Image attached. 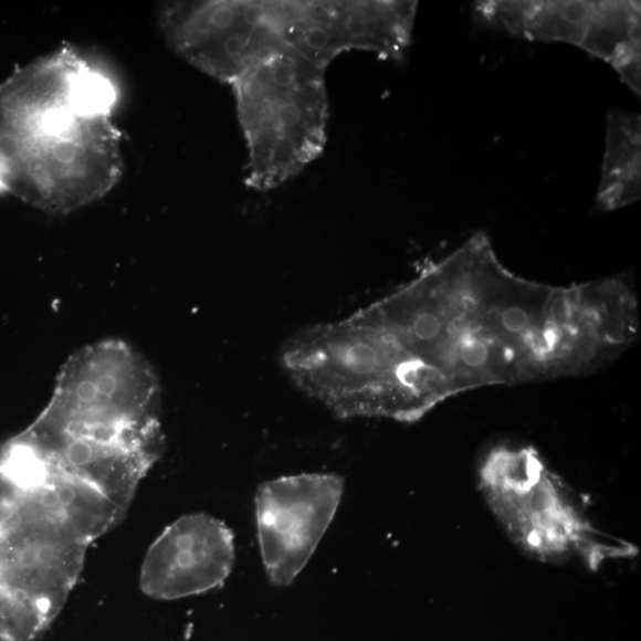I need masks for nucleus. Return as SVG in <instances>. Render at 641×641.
Segmentation results:
<instances>
[{"label": "nucleus", "mask_w": 641, "mask_h": 641, "mask_svg": "<svg viewBox=\"0 0 641 641\" xmlns=\"http://www.w3.org/2000/svg\"><path fill=\"white\" fill-rule=\"evenodd\" d=\"M116 103L111 80L73 50L12 75L0 85V195L54 214L104 197L123 168Z\"/></svg>", "instance_id": "nucleus-1"}, {"label": "nucleus", "mask_w": 641, "mask_h": 641, "mask_svg": "<svg viewBox=\"0 0 641 641\" xmlns=\"http://www.w3.org/2000/svg\"><path fill=\"white\" fill-rule=\"evenodd\" d=\"M103 537L24 444H0V641H36Z\"/></svg>", "instance_id": "nucleus-2"}, {"label": "nucleus", "mask_w": 641, "mask_h": 641, "mask_svg": "<svg viewBox=\"0 0 641 641\" xmlns=\"http://www.w3.org/2000/svg\"><path fill=\"white\" fill-rule=\"evenodd\" d=\"M479 488L507 537L543 563L577 559L596 571L638 554L634 544L599 530L533 448L493 449L480 464Z\"/></svg>", "instance_id": "nucleus-3"}, {"label": "nucleus", "mask_w": 641, "mask_h": 641, "mask_svg": "<svg viewBox=\"0 0 641 641\" xmlns=\"http://www.w3.org/2000/svg\"><path fill=\"white\" fill-rule=\"evenodd\" d=\"M232 88L249 154L248 187L276 189L323 155L329 120L325 70L286 48L253 64Z\"/></svg>", "instance_id": "nucleus-4"}, {"label": "nucleus", "mask_w": 641, "mask_h": 641, "mask_svg": "<svg viewBox=\"0 0 641 641\" xmlns=\"http://www.w3.org/2000/svg\"><path fill=\"white\" fill-rule=\"evenodd\" d=\"M295 2L206 0L171 2L159 27L171 50L192 67L233 85L253 64L286 50Z\"/></svg>", "instance_id": "nucleus-5"}, {"label": "nucleus", "mask_w": 641, "mask_h": 641, "mask_svg": "<svg viewBox=\"0 0 641 641\" xmlns=\"http://www.w3.org/2000/svg\"><path fill=\"white\" fill-rule=\"evenodd\" d=\"M479 24L532 42L567 43L611 64L640 96L641 4L630 0H485Z\"/></svg>", "instance_id": "nucleus-6"}, {"label": "nucleus", "mask_w": 641, "mask_h": 641, "mask_svg": "<svg viewBox=\"0 0 641 641\" xmlns=\"http://www.w3.org/2000/svg\"><path fill=\"white\" fill-rule=\"evenodd\" d=\"M338 474L304 473L266 481L254 498L256 536L272 585L291 586L308 565L343 501Z\"/></svg>", "instance_id": "nucleus-7"}, {"label": "nucleus", "mask_w": 641, "mask_h": 641, "mask_svg": "<svg viewBox=\"0 0 641 641\" xmlns=\"http://www.w3.org/2000/svg\"><path fill=\"white\" fill-rule=\"evenodd\" d=\"M417 9L419 2L399 0L295 2L286 44L325 71L333 60L351 51L403 61L411 44Z\"/></svg>", "instance_id": "nucleus-8"}, {"label": "nucleus", "mask_w": 641, "mask_h": 641, "mask_svg": "<svg viewBox=\"0 0 641 641\" xmlns=\"http://www.w3.org/2000/svg\"><path fill=\"white\" fill-rule=\"evenodd\" d=\"M234 563L231 528L213 516L192 513L169 525L150 545L140 589L159 601L201 596L227 582Z\"/></svg>", "instance_id": "nucleus-9"}, {"label": "nucleus", "mask_w": 641, "mask_h": 641, "mask_svg": "<svg viewBox=\"0 0 641 641\" xmlns=\"http://www.w3.org/2000/svg\"><path fill=\"white\" fill-rule=\"evenodd\" d=\"M641 118L614 109L607 117L606 147L597 195L600 211L611 212L640 199Z\"/></svg>", "instance_id": "nucleus-10"}]
</instances>
